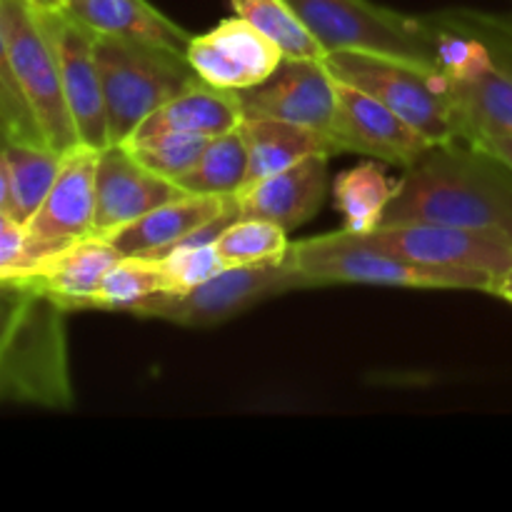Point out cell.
Listing matches in <instances>:
<instances>
[{"mask_svg":"<svg viewBox=\"0 0 512 512\" xmlns=\"http://www.w3.org/2000/svg\"><path fill=\"white\" fill-rule=\"evenodd\" d=\"M438 223L512 238V168L473 138L433 143L398 180L380 225Z\"/></svg>","mask_w":512,"mask_h":512,"instance_id":"6da1fadb","label":"cell"},{"mask_svg":"<svg viewBox=\"0 0 512 512\" xmlns=\"http://www.w3.org/2000/svg\"><path fill=\"white\" fill-rule=\"evenodd\" d=\"M468 138L512 135V23L475 10L425 15Z\"/></svg>","mask_w":512,"mask_h":512,"instance_id":"7a4b0ae2","label":"cell"},{"mask_svg":"<svg viewBox=\"0 0 512 512\" xmlns=\"http://www.w3.org/2000/svg\"><path fill=\"white\" fill-rule=\"evenodd\" d=\"M63 315L30 278L0 280V403L73 405Z\"/></svg>","mask_w":512,"mask_h":512,"instance_id":"3957f363","label":"cell"},{"mask_svg":"<svg viewBox=\"0 0 512 512\" xmlns=\"http://www.w3.org/2000/svg\"><path fill=\"white\" fill-rule=\"evenodd\" d=\"M323 63L335 80L373 95L433 143L468 138L448 75L435 63L380 50H333Z\"/></svg>","mask_w":512,"mask_h":512,"instance_id":"277c9868","label":"cell"},{"mask_svg":"<svg viewBox=\"0 0 512 512\" xmlns=\"http://www.w3.org/2000/svg\"><path fill=\"white\" fill-rule=\"evenodd\" d=\"M288 260L315 285L365 283L398 285V288L435 290H480L493 295L498 280L475 270L440 268V265L415 263L368 243L363 235L350 230L295 240L288 248Z\"/></svg>","mask_w":512,"mask_h":512,"instance_id":"5b68a950","label":"cell"},{"mask_svg":"<svg viewBox=\"0 0 512 512\" xmlns=\"http://www.w3.org/2000/svg\"><path fill=\"white\" fill-rule=\"evenodd\" d=\"M110 143H125L150 113L200 80L185 53L95 35Z\"/></svg>","mask_w":512,"mask_h":512,"instance_id":"8992f818","label":"cell"},{"mask_svg":"<svg viewBox=\"0 0 512 512\" xmlns=\"http://www.w3.org/2000/svg\"><path fill=\"white\" fill-rule=\"evenodd\" d=\"M0 28L8 43L15 78L28 100L48 148L68 153L80 145L65 103L58 53L38 0H0Z\"/></svg>","mask_w":512,"mask_h":512,"instance_id":"52a82bcc","label":"cell"},{"mask_svg":"<svg viewBox=\"0 0 512 512\" xmlns=\"http://www.w3.org/2000/svg\"><path fill=\"white\" fill-rule=\"evenodd\" d=\"M325 53L380 50L435 63L425 15H405L373 0H285ZM438 65V63H435Z\"/></svg>","mask_w":512,"mask_h":512,"instance_id":"ba28073f","label":"cell"},{"mask_svg":"<svg viewBox=\"0 0 512 512\" xmlns=\"http://www.w3.org/2000/svg\"><path fill=\"white\" fill-rule=\"evenodd\" d=\"M315 288L288 260L225 268L188 293H163L135 310L143 318H160L185 328H208L245 313L253 305L290 290Z\"/></svg>","mask_w":512,"mask_h":512,"instance_id":"9c48e42d","label":"cell"},{"mask_svg":"<svg viewBox=\"0 0 512 512\" xmlns=\"http://www.w3.org/2000/svg\"><path fill=\"white\" fill-rule=\"evenodd\" d=\"M363 238L415 263L475 270V273L493 275L495 280L503 278L512 268V238L508 235L438 223H393L378 225Z\"/></svg>","mask_w":512,"mask_h":512,"instance_id":"30bf717a","label":"cell"},{"mask_svg":"<svg viewBox=\"0 0 512 512\" xmlns=\"http://www.w3.org/2000/svg\"><path fill=\"white\" fill-rule=\"evenodd\" d=\"M98 155V148L83 143L63 153L53 188L38 213L25 223V240L35 268L50 255L93 235Z\"/></svg>","mask_w":512,"mask_h":512,"instance_id":"8fae6325","label":"cell"},{"mask_svg":"<svg viewBox=\"0 0 512 512\" xmlns=\"http://www.w3.org/2000/svg\"><path fill=\"white\" fill-rule=\"evenodd\" d=\"M328 140L333 155H368L400 168L413 165L433 145V140L425 138L415 125L393 113L388 105L340 80Z\"/></svg>","mask_w":512,"mask_h":512,"instance_id":"7c38bea8","label":"cell"},{"mask_svg":"<svg viewBox=\"0 0 512 512\" xmlns=\"http://www.w3.org/2000/svg\"><path fill=\"white\" fill-rule=\"evenodd\" d=\"M43 5V3H40ZM43 18L58 53L65 103L83 145L103 150L110 145L103 80L95 58V33L70 18L63 5H43Z\"/></svg>","mask_w":512,"mask_h":512,"instance_id":"4fadbf2b","label":"cell"},{"mask_svg":"<svg viewBox=\"0 0 512 512\" xmlns=\"http://www.w3.org/2000/svg\"><path fill=\"white\" fill-rule=\"evenodd\" d=\"M235 93L243 118L288 120L328 138L338 80L325 68L323 58H285L268 80Z\"/></svg>","mask_w":512,"mask_h":512,"instance_id":"5bb4252c","label":"cell"},{"mask_svg":"<svg viewBox=\"0 0 512 512\" xmlns=\"http://www.w3.org/2000/svg\"><path fill=\"white\" fill-rule=\"evenodd\" d=\"M200 80L223 90H245L268 80L285 60L283 50L243 18H228L193 35L185 50Z\"/></svg>","mask_w":512,"mask_h":512,"instance_id":"9a60e30c","label":"cell"},{"mask_svg":"<svg viewBox=\"0 0 512 512\" xmlns=\"http://www.w3.org/2000/svg\"><path fill=\"white\" fill-rule=\"evenodd\" d=\"M238 218L240 213L233 195L180 193L178 198L158 205L103 238H108L120 255L160 258L175 245L213 228H225Z\"/></svg>","mask_w":512,"mask_h":512,"instance_id":"2e32d148","label":"cell"},{"mask_svg":"<svg viewBox=\"0 0 512 512\" xmlns=\"http://www.w3.org/2000/svg\"><path fill=\"white\" fill-rule=\"evenodd\" d=\"M180 193L178 185L150 173L123 143L105 145L95 168L93 235H110Z\"/></svg>","mask_w":512,"mask_h":512,"instance_id":"e0dca14e","label":"cell"},{"mask_svg":"<svg viewBox=\"0 0 512 512\" xmlns=\"http://www.w3.org/2000/svg\"><path fill=\"white\" fill-rule=\"evenodd\" d=\"M328 158L318 153L280 173L243 185L233 195L240 218H263L293 230L318 215L328 193Z\"/></svg>","mask_w":512,"mask_h":512,"instance_id":"ac0fdd59","label":"cell"},{"mask_svg":"<svg viewBox=\"0 0 512 512\" xmlns=\"http://www.w3.org/2000/svg\"><path fill=\"white\" fill-rule=\"evenodd\" d=\"M118 258L120 253L108 238L88 235L45 258L30 275V283L65 313L93 310L100 283Z\"/></svg>","mask_w":512,"mask_h":512,"instance_id":"d6986e66","label":"cell"},{"mask_svg":"<svg viewBox=\"0 0 512 512\" xmlns=\"http://www.w3.org/2000/svg\"><path fill=\"white\" fill-rule=\"evenodd\" d=\"M63 10L95 35L155 45L173 53H185L193 38L148 0H70Z\"/></svg>","mask_w":512,"mask_h":512,"instance_id":"ffe728a7","label":"cell"},{"mask_svg":"<svg viewBox=\"0 0 512 512\" xmlns=\"http://www.w3.org/2000/svg\"><path fill=\"white\" fill-rule=\"evenodd\" d=\"M240 120H243V110H240L235 90H223L208 85L205 80H195L183 93L150 113L128 140L155 133H193L215 138V135L238 128Z\"/></svg>","mask_w":512,"mask_h":512,"instance_id":"44dd1931","label":"cell"},{"mask_svg":"<svg viewBox=\"0 0 512 512\" xmlns=\"http://www.w3.org/2000/svg\"><path fill=\"white\" fill-rule=\"evenodd\" d=\"M245 145H248V180L265 178L280 173L310 155H333L330 140L318 130L305 125L288 123L278 118H243L240 120Z\"/></svg>","mask_w":512,"mask_h":512,"instance_id":"7402d4cb","label":"cell"},{"mask_svg":"<svg viewBox=\"0 0 512 512\" xmlns=\"http://www.w3.org/2000/svg\"><path fill=\"white\" fill-rule=\"evenodd\" d=\"M5 168H8L10 185V215L20 225L28 223L38 208L43 205L45 195L53 188L60 173L63 153L38 143H13L3 140Z\"/></svg>","mask_w":512,"mask_h":512,"instance_id":"603a6c76","label":"cell"},{"mask_svg":"<svg viewBox=\"0 0 512 512\" xmlns=\"http://www.w3.org/2000/svg\"><path fill=\"white\" fill-rule=\"evenodd\" d=\"M398 190V180L388 178L378 163L368 160L335 178V208L343 213L345 230L365 235L375 230Z\"/></svg>","mask_w":512,"mask_h":512,"instance_id":"cb8c5ba5","label":"cell"},{"mask_svg":"<svg viewBox=\"0 0 512 512\" xmlns=\"http://www.w3.org/2000/svg\"><path fill=\"white\" fill-rule=\"evenodd\" d=\"M248 180V145L243 130L233 128L208 140L198 163L178 180L183 193L235 195Z\"/></svg>","mask_w":512,"mask_h":512,"instance_id":"d4e9b609","label":"cell"},{"mask_svg":"<svg viewBox=\"0 0 512 512\" xmlns=\"http://www.w3.org/2000/svg\"><path fill=\"white\" fill-rule=\"evenodd\" d=\"M163 293H173V290H170V280L160 258L120 255L100 283L93 310H120V313L135 315L140 305Z\"/></svg>","mask_w":512,"mask_h":512,"instance_id":"484cf974","label":"cell"},{"mask_svg":"<svg viewBox=\"0 0 512 512\" xmlns=\"http://www.w3.org/2000/svg\"><path fill=\"white\" fill-rule=\"evenodd\" d=\"M225 268L280 263L290 248L288 230L263 218H238L213 235Z\"/></svg>","mask_w":512,"mask_h":512,"instance_id":"4316f807","label":"cell"},{"mask_svg":"<svg viewBox=\"0 0 512 512\" xmlns=\"http://www.w3.org/2000/svg\"><path fill=\"white\" fill-rule=\"evenodd\" d=\"M230 5L238 18L268 35L285 58H325V50L285 0H230Z\"/></svg>","mask_w":512,"mask_h":512,"instance_id":"83f0119b","label":"cell"},{"mask_svg":"<svg viewBox=\"0 0 512 512\" xmlns=\"http://www.w3.org/2000/svg\"><path fill=\"white\" fill-rule=\"evenodd\" d=\"M210 138L193 133H155L145 138L125 140V148L160 178L178 183L200 160Z\"/></svg>","mask_w":512,"mask_h":512,"instance_id":"f1b7e54d","label":"cell"},{"mask_svg":"<svg viewBox=\"0 0 512 512\" xmlns=\"http://www.w3.org/2000/svg\"><path fill=\"white\" fill-rule=\"evenodd\" d=\"M223 228H213L203 235L185 240V243L175 245L165 255H160L165 275L170 280V290L173 293H188L195 285L205 283L220 270H225L223 260H220L218 250L213 245V235L220 233Z\"/></svg>","mask_w":512,"mask_h":512,"instance_id":"f546056e","label":"cell"},{"mask_svg":"<svg viewBox=\"0 0 512 512\" xmlns=\"http://www.w3.org/2000/svg\"><path fill=\"white\" fill-rule=\"evenodd\" d=\"M0 140L45 145L43 133L33 118V110H30L18 78H15L3 28H0Z\"/></svg>","mask_w":512,"mask_h":512,"instance_id":"4dcf8cb0","label":"cell"},{"mask_svg":"<svg viewBox=\"0 0 512 512\" xmlns=\"http://www.w3.org/2000/svg\"><path fill=\"white\" fill-rule=\"evenodd\" d=\"M33 270L35 263L28 253L25 225L0 210V280L30 278Z\"/></svg>","mask_w":512,"mask_h":512,"instance_id":"1f68e13d","label":"cell"},{"mask_svg":"<svg viewBox=\"0 0 512 512\" xmlns=\"http://www.w3.org/2000/svg\"><path fill=\"white\" fill-rule=\"evenodd\" d=\"M473 140L512 168V135H480V138Z\"/></svg>","mask_w":512,"mask_h":512,"instance_id":"d6a6232c","label":"cell"},{"mask_svg":"<svg viewBox=\"0 0 512 512\" xmlns=\"http://www.w3.org/2000/svg\"><path fill=\"white\" fill-rule=\"evenodd\" d=\"M0 210L10 215V185H8V168H5L3 150H0Z\"/></svg>","mask_w":512,"mask_h":512,"instance_id":"836d02e7","label":"cell"},{"mask_svg":"<svg viewBox=\"0 0 512 512\" xmlns=\"http://www.w3.org/2000/svg\"><path fill=\"white\" fill-rule=\"evenodd\" d=\"M493 295H498V298H503V300H508V303H512V268L503 275V278L498 280Z\"/></svg>","mask_w":512,"mask_h":512,"instance_id":"e575fe53","label":"cell"},{"mask_svg":"<svg viewBox=\"0 0 512 512\" xmlns=\"http://www.w3.org/2000/svg\"><path fill=\"white\" fill-rule=\"evenodd\" d=\"M38 3H43V5H60V0H38Z\"/></svg>","mask_w":512,"mask_h":512,"instance_id":"d590c367","label":"cell"},{"mask_svg":"<svg viewBox=\"0 0 512 512\" xmlns=\"http://www.w3.org/2000/svg\"><path fill=\"white\" fill-rule=\"evenodd\" d=\"M65 3H70V0H60V5H65Z\"/></svg>","mask_w":512,"mask_h":512,"instance_id":"8d00e7d4","label":"cell"},{"mask_svg":"<svg viewBox=\"0 0 512 512\" xmlns=\"http://www.w3.org/2000/svg\"><path fill=\"white\" fill-rule=\"evenodd\" d=\"M0 143H3V140H0Z\"/></svg>","mask_w":512,"mask_h":512,"instance_id":"74e56055","label":"cell"}]
</instances>
